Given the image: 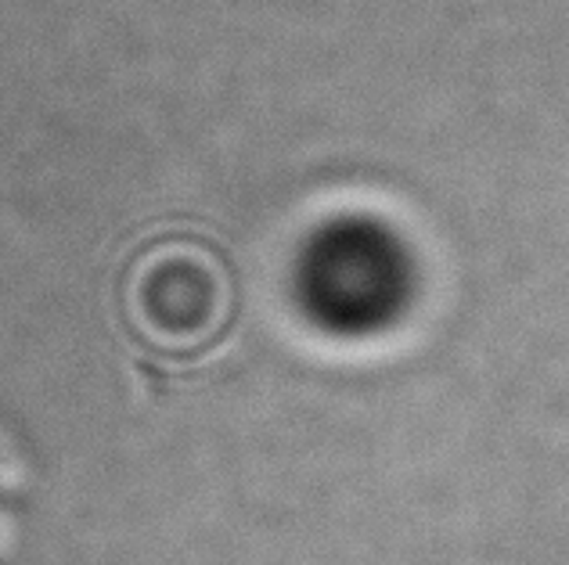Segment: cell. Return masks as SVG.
Segmentation results:
<instances>
[{
    "instance_id": "obj_1",
    "label": "cell",
    "mask_w": 569,
    "mask_h": 565,
    "mask_svg": "<svg viewBox=\"0 0 569 565\" xmlns=\"http://www.w3.org/2000/svg\"><path fill=\"white\" fill-rule=\"evenodd\" d=\"M133 335L162 353H194L234 317V281L220 252L194 238H162L141 249L123 278Z\"/></svg>"
}]
</instances>
